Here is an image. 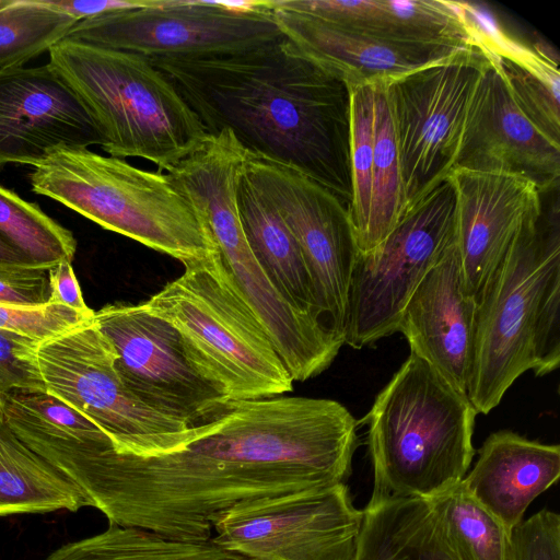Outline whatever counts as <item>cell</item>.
<instances>
[{"label":"cell","instance_id":"obj_1","mask_svg":"<svg viewBox=\"0 0 560 560\" xmlns=\"http://www.w3.org/2000/svg\"><path fill=\"white\" fill-rule=\"evenodd\" d=\"M357 427L332 399L226 400L165 452L120 453L107 436L67 435L46 459L109 523L208 541L214 520L238 503L345 483Z\"/></svg>","mask_w":560,"mask_h":560},{"label":"cell","instance_id":"obj_2","mask_svg":"<svg viewBox=\"0 0 560 560\" xmlns=\"http://www.w3.org/2000/svg\"><path fill=\"white\" fill-rule=\"evenodd\" d=\"M208 135L291 166L350 209L351 89L288 37L234 51L149 58Z\"/></svg>","mask_w":560,"mask_h":560},{"label":"cell","instance_id":"obj_3","mask_svg":"<svg viewBox=\"0 0 560 560\" xmlns=\"http://www.w3.org/2000/svg\"><path fill=\"white\" fill-rule=\"evenodd\" d=\"M560 364V229L542 212L518 231L477 300L467 397L487 415L525 372Z\"/></svg>","mask_w":560,"mask_h":560},{"label":"cell","instance_id":"obj_4","mask_svg":"<svg viewBox=\"0 0 560 560\" xmlns=\"http://www.w3.org/2000/svg\"><path fill=\"white\" fill-rule=\"evenodd\" d=\"M477 415L466 395L410 352L363 419L373 469L371 499H433L458 485L476 453Z\"/></svg>","mask_w":560,"mask_h":560},{"label":"cell","instance_id":"obj_5","mask_svg":"<svg viewBox=\"0 0 560 560\" xmlns=\"http://www.w3.org/2000/svg\"><path fill=\"white\" fill-rule=\"evenodd\" d=\"M48 54V63L82 102L109 156L145 159L164 173L209 137L149 58L66 38Z\"/></svg>","mask_w":560,"mask_h":560},{"label":"cell","instance_id":"obj_6","mask_svg":"<svg viewBox=\"0 0 560 560\" xmlns=\"http://www.w3.org/2000/svg\"><path fill=\"white\" fill-rule=\"evenodd\" d=\"M183 265L142 304L175 329L189 366L226 400L291 392V375L219 252Z\"/></svg>","mask_w":560,"mask_h":560},{"label":"cell","instance_id":"obj_7","mask_svg":"<svg viewBox=\"0 0 560 560\" xmlns=\"http://www.w3.org/2000/svg\"><path fill=\"white\" fill-rule=\"evenodd\" d=\"M33 167V192L106 230L183 264L218 252L202 212L165 173L70 147L50 150Z\"/></svg>","mask_w":560,"mask_h":560},{"label":"cell","instance_id":"obj_8","mask_svg":"<svg viewBox=\"0 0 560 560\" xmlns=\"http://www.w3.org/2000/svg\"><path fill=\"white\" fill-rule=\"evenodd\" d=\"M34 359L46 393L91 420L117 452L161 453L195 433L196 425L155 411L129 389L117 371L115 348L94 318L39 341Z\"/></svg>","mask_w":560,"mask_h":560},{"label":"cell","instance_id":"obj_9","mask_svg":"<svg viewBox=\"0 0 560 560\" xmlns=\"http://www.w3.org/2000/svg\"><path fill=\"white\" fill-rule=\"evenodd\" d=\"M455 242L456 194L447 176L410 205L377 246L358 254L345 343L361 349L397 332L413 291Z\"/></svg>","mask_w":560,"mask_h":560},{"label":"cell","instance_id":"obj_10","mask_svg":"<svg viewBox=\"0 0 560 560\" xmlns=\"http://www.w3.org/2000/svg\"><path fill=\"white\" fill-rule=\"evenodd\" d=\"M490 60L482 47L464 48L384 85L405 210L454 168L469 103Z\"/></svg>","mask_w":560,"mask_h":560},{"label":"cell","instance_id":"obj_11","mask_svg":"<svg viewBox=\"0 0 560 560\" xmlns=\"http://www.w3.org/2000/svg\"><path fill=\"white\" fill-rule=\"evenodd\" d=\"M282 35L268 0L252 10L224 1L149 0L79 21L65 38L156 58L234 51Z\"/></svg>","mask_w":560,"mask_h":560},{"label":"cell","instance_id":"obj_12","mask_svg":"<svg viewBox=\"0 0 560 560\" xmlns=\"http://www.w3.org/2000/svg\"><path fill=\"white\" fill-rule=\"evenodd\" d=\"M362 511L346 483L238 503L211 541L249 560H354Z\"/></svg>","mask_w":560,"mask_h":560},{"label":"cell","instance_id":"obj_13","mask_svg":"<svg viewBox=\"0 0 560 560\" xmlns=\"http://www.w3.org/2000/svg\"><path fill=\"white\" fill-rule=\"evenodd\" d=\"M244 171L294 235L324 320L345 342L350 281L359 254L348 207L298 170L248 151Z\"/></svg>","mask_w":560,"mask_h":560},{"label":"cell","instance_id":"obj_14","mask_svg":"<svg viewBox=\"0 0 560 560\" xmlns=\"http://www.w3.org/2000/svg\"><path fill=\"white\" fill-rule=\"evenodd\" d=\"M93 318L125 384L155 411L195 427L226 401L189 366L175 329L143 304H108Z\"/></svg>","mask_w":560,"mask_h":560},{"label":"cell","instance_id":"obj_15","mask_svg":"<svg viewBox=\"0 0 560 560\" xmlns=\"http://www.w3.org/2000/svg\"><path fill=\"white\" fill-rule=\"evenodd\" d=\"M101 142L82 102L49 63L0 69V168L35 166L55 148Z\"/></svg>","mask_w":560,"mask_h":560},{"label":"cell","instance_id":"obj_16","mask_svg":"<svg viewBox=\"0 0 560 560\" xmlns=\"http://www.w3.org/2000/svg\"><path fill=\"white\" fill-rule=\"evenodd\" d=\"M490 57L469 103L454 168L520 175L541 192L558 187L560 144L523 114Z\"/></svg>","mask_w":560,"mask_h":560},{"label":"cell","instance_id":"obj_17","mask_svg":"<svg viewBox=\"0 0 560 560\" xmlns=\"http://www.w3.org/2000/svg\"><path fill=\"white\" fill-rule=\"evenodd\" d=\"M456 245L464 288L476 301L523 225L540 215L541 191L520 175L455 167Z\"/></svg>","mask_w":560,"mask_h":560},{"label":"cell","instance_id":"obj_18","mask_svg":"<svg viewBox=\"0 0 560 560\" xmlns=\"http://www.w3.org/2000/svg\"><path fill=\"white\" fill-rule=\"evenodd\" d=\"M476 311L477 301L464 288L455 242L413 291L398 324L410 352L466 396L474 359Z\"/></svg>","mask_w":560,"mask_h":560},{"label":"cell","instance_id":"obj_19","mask_svg":"<svg viewBox=\"0 0 560 560\" xmlns=\"http://www.w3.org/2000/svg\"><path fill=\"white\" fill-rule=\"evenodd\" d=\"M268 3L282 34L349 86L386 85L470 48L393 43L324 21L290 7L285 0Z\"/></svg>","mask_w":560,"mask_h":560},{"label":"cell","instance_id":"obj_20","mask_svg":"<svg viewBox=\"0 0 560 560\" xmlns=\"http://www.w3.org/2000/svg\"><path fill=\"white\" fill-rule=\"evenodd\" d=\"M285 1L324 21L393 43L488 49V25L470 3L462 1Z\"/></svg>","mask_w":560,"mask_h":560},{"label":"cell","instance_id":"obj_21","mask_svg":"<svg viewBox=\"0 0 560 560\" xmlns=\"http://www.w3.org/2000/svg\"><path fill=\"white\" fill-rule=\"evenodd\" d=\"M559 477L558 444H545L511 430H500L485 440L478 459L462 485L512 533L523 521L529 504Z\"/></svg>","mask_w":560,"mask_h":560},{"label":"cell","instance_id":"obj_22","mask_svg":"<svg viewBox=\"0 0 560 560\" xmlns=\"http://www.w3.org/2000/svg\"><path fill=\"white\" fill-rule=\"evenodd\" d=\"M236 203L246 241L270 281L293 305L327 326L294 235L276 207L244 171V165L237 183Z\"/></svg>","mask_w":560,"mask_h":560},{"label":"cell","instance_id":"obj_23","mask_svg":"<svg viewBox=\"0 0 560 560\" xmlns=\"http://www.w3.org/2000/svg\"><path fill=\"white\" fill-rule=\"evenodd\" d=\"M354 560H459L432 499L419 497L370 500Z\"/></svg>","mask_w":560,"mask_h":560},{"label":"cell","instance_id":"obj_24","mask_svg":"<svg viewBox=\"0 0 560 560\" xmlns=\"http://www.w3.org/2000/svg\"><path fill=\"white\" fill-rule=\"evenodd\" d=\"M0 399V516L77 512L89 502L68 477L9 428Z\"/></svg>","mask_w":560,"mask_h":560},{"label":"cell","instance_id":"obj_25","mask_svg":"<svg viewBox=\"0 0 560 560\" xmlns=\"http://www.w3.org/2000/svg\"><path fill=\"white\" fill-rule=\"evenodd\" d=\"M44 560H249L213 541H187L109 523L93 536L68 542Z\"/></svg>","mask_w":560,"mask_h":560},{"label":"cell","instance_id":"obj_26","mask_svg":"<svg viewBox=\"0 0 560 560\" xmlns=\"http://www.w3.org/2000/svg\"><path fill=\"white\" fill-rule=\"evenodd\" d=\"M490 52L518 108L545 136L560 144L558 62L509 38Z\"/></svg>","mask_w":560,"mask_h":560},{"label":"cell","instance_id":"obj_27","mask_svg":"<svg viewBox=\"0 0 560 560\" xmlns=\"http://www.w3.org/2000/svg\"><path fill=\"white\" fill-rule=\"evenodd\" d=\"M405 211L400 165L389 104L384 85H375L374 156L371 207L359 254L377 246Z\"/></svg>","mask_w":560,"mask_h":560},{"label":"cell","instance_id":"obj_28","mask_svg":"<svg viewBox=\"0 0 560 560\" xmlns=\"http://www.w3.org/2000/svg\"><path fill=\"white\" fill-rule=\"evenodd\" d=\"M432 500L459 560H512V533L465 490L462 481Z\"/></svg>","mask_w":560,"mask_h":560},{"label":"cell","instance_id":"obj_29","mask_svg":"<svg viewBox=\"0 0 560 560\" xmlns=\"http://www.w3.org/2000/svg\"><path fill=\"white\" fill-rule=\"evenodd\" d=\"M77 22L46 0H0V69L25 66L63 39Z\"/></svg>","mask_w":560,"mask_h":560},{"label":"cell","instance_id":"obj_30","mask_svg":"<svg viewBox=\"0 0 560 560\" xmlns=\"http://www.w3.org/2000/svg\"><path fill=\"white\" fill-rule=\"evenodd\" d=\"M0 235L33 264L51 269L72 261L77 241L72 232L48 217L38 205L0 186Z\"/></svg>","mask_w":560,"mask_h":560},{"label":"cell","instance_id":"obj_31","mask_svg":"<svg viewBox=\"0 0 560 560\" xmlns=\"http://www.w3.org/2000/svg\"><path fill=\"white\" fill-rule=\"evenodd\" d=\"M350 167L352 197L349 209L357 247L370 213L374 156L375 85L350 86Z\"/></svg>","mask_w":560,"mask_h":560},{"label":"cell","instance_id":"obj_32","mask_svg":"<svg viewBox=\"0 0 560 560\" xmlns=\"http://www.w3.org/2000/svg\"><path fill=\"white\" fill-rule=\"evenodd\" d=\"M93 317L94 314L52 303L35 307L0 304V328L39 341L58 336Z\"/></svg>","mask_w":560,"mask_h":560},{"label":"cell","instance_id":"obj_33","mask_svg":"<svg viewBox=\"0 0 560 560\" xmlns=\"http://www.w3.org/2000/svg\"><path fill=\"white\" fill-rule=\"evenodd\" d=\"M38 342L0 328V397L14 392H46L34 359Z\"/></svg>","mask_w":560,"mask_h":560},{"label":"cell","instance_id":"obj_34","mask_svg":"<svg viewBox=\"0 0 560 560\" xmlns=\"http://www.w3.org/2000/svg\"><path fill=\"white\" fill-rule=\"evenodd\" d=\"M512 560H560V516L542 509L512 532Z\"/></svg>","mask_w":560,"mask_h":560},{"label":"cell","instance_id":"obj_35","mask_svg":"<svg viewBox=\"0 0 560 560\" xmlns=\"http://www.w3.org/2000/svg\"><path fill=\"white\" fill-rule=\"evenodd\" d=\"M49 270L33 266H0V304L24 307L47 304Z\"/></svg>","mask_w":560,"mask_h":560},{"label":"cell","instance_id":"obj_36","mask_svg":"<svg viewBox=\"0 0 560 560\" xmlns=\"http://www.w3.org/2000/svg\"><path fill=\"white\" fill-rule=\"evenodd\" d=\"M49 287L48 303L65 305L84 314H94L84 302L71 261L63 260L49 270Z\"/></svg>","mask_w":560,"mask_h":560},{"label":"cell","instance_id":"obj_37","mask_svg":"<svg viewBox=\"0 0 560 560\" xmlns=\"http://www.w3.org/2000/svg\"><path fill=\"white\" fill-rule=\"evenodd\" d=\"M149 0H140V1H124V0H94V1H71V0H46V2L73 16L78 22L100 15L102 13L121 10V9H130V8H139L143 7L148 3Z\"/></svg>","mask_w":560,"mask_h":560},{"label":"cell","instance_id":"obj_38","mask_svg":"<svg viewBox=\"0 0 560 560\" xmlns=\"http://www.w3.org/2000/svg\"><path fill=\"white\" fill-rule=\"evenodd\" d=\"M0 266L20 267L33 266L39 267L30 261L21 252L13 247L0 235ZM42 268V267H39Z\"/></svg>","mask_w":560,"mask_h":560}]
</instances>
